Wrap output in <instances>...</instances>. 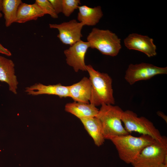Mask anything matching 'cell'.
I'll return each instance as SVG.
<instances>
[{
    "label": "cell",
    "instance_id": "e0dca14e",
    "mask_svg": "<svg viewBox=\"0 0 167 167\" xmlns=\"http://www.w3.org/2000/svg\"><path fill=\"white\" fill-rule=\"evenodd\" d=\"M77 19L84 25L93 26L97 24L103 15L101 7L92 8L86 5L79 6Z\"/></svg>",
    "mask_w": 167,
    "mask_h": 167
},
{
    "label": "cell",
    "instance_id": "277c9868",
    "mask_svg": "<svg viewBox=\"0 0 167 167\" xmlns=\"http://www.w3.org/2000/svg\"><path fill=\"white\" fill-rule=\"evenodd\" d=\"M90 48L96 49L103 54L116 56L121 49V39L109 30L92 28L87 38Z\"/></svg>",
    "mask_w": 167,
    "mask_h": 167
},
{
    "label": "cell",
    "instance_id": "44dd1931",
    "mask_svg": "<svg viewBox=\"0 0 167 167\" xmlns=\"http://www.w3.org/2000/svg\"><path fill=\"white\" fill-rule=\"evenodd\" d=\"M49 1L57 15L62 12V0H49Z\"/></svg>",
    "mask_w": 167,
    "mask_h": 167
},
{
    "label": "cell",
    "instance_id": "484cf974",
    "mask_svg": "<svg viewBox=\"0 0 167 167\" xmlns=\"http://www.w3.org/2000/svg\"><path fill=\"white\" fill-rule=\"evenodd\" d=\"M2 6V0H0V11H1Z\"/></svg>",
    "mask_w": 167,
    "mask_h": 167
},
{
    "label": "cell",
    "instance_id": "6da1fadb",
    "mask_svg": "<svg viewBox=\"0 0 167 167\" xmlns=\"http://www.w3.org/2000/svg\"><path fill=\"white\" fill-rule=\"evenodd\" d=\"M86 68L92 85L90 103L96 107L102 104L114 105L111 77L107 73L96 71L90 65H86Z\"/></svg>",
    "mask_w": 167,
    "mask_h": 167
},
{
    "label": "cell",
    "instance_id": "d6986e66",
    "mask_svg": "<svg viewBox=\"0 0 167 167\" xmlns=\"http://www.w3.org/2000/svg\"><path fill=\"white\" fill-rule=\"evenodd\" d=\"M62 13L66 17H69L80 4L79 0H62Z\"/></svg>",
    "mask_w": 167,
    "mask_h": 167
},
{
    "label": "cell",
    "instance_id": "7a4b0ae2",
    "mask_svg": "<svg viewBox=\"0 0 167 167\" xmlns=\"http://www.w3.org/2000/svg\"><path fill=\"white\" fill-rule=\"evenodd\" d=\"M110 140L115 145L119 158L128 164H131L144 148L156 141L148 135L137 137L130 134L115 136Z\"/></svg>",
    "mask_w": 167,
    "mask_h": 167
},
{
    "label": "cell",
    "instance_id": "5b68a950",
    "mask_svg": "<svg viewBox=\"0 0 167 167\" xmlns=\"http://www.w3.org/2000/svg\"><path fill=\"white\" fill-rule=\"evenodd\" d=\"M167 154V139L164 136L161 140L144 148L131 164L134 167H156L163 163Z\"/></svg>",
    "mask_w": 167,
    "mask_h": 167
},
{
    "label": "cell",
    "instance_id": "ffe728a7",
    "mask_svg": "<svg viewBox=\"0 0 167 167\" xmlns=\"http://www.w3.org/2000/svg\"><path fill=\"white\" fill-rule=\"evenodd\" d=\"M35 3L42 9L46 14L49 15L54 19L58 18V15L55 12L49 0H36Z\"/></svg>",
    "mask_w": 167,
    "mask_h": 167
},
{
    "label": "cell",
    "instance_id": "cb8c5ba5",
    "mask_svg": "<svg viewBox=\"0 0 167 167\" xmlns=\"http://www.w3.org/2000/svg\"><path fill=\"white\" fill-rule=\"evenodd\" d=\"M163 164H167V154L164 157Z\"/></svg>",
    "mask_w": 167,
    "mask_h": 167
},
{
    "label": "cell",
    "instance_id": "52a82bcc",
    "mask_svg": "<svg viewBox=\"0 0 167 167\" xmlns=\"http://www.w3.org/2000/svg\"><path fill=\"white\" fill-rule=\"evenodd\" d=\"M167 73V67H160L146 63L131 64L126 71L124 78L132 85L138 81L148 80L156 75Z\"/></svg>",
    "mask_w": 167,
    "mask_h": 167
},
{
    "label": "cell",
    "instance_id": "603a6c76",
    "mask_svg": "<svg viewBox=\"0 0 167 167\" xmlns=\"http://www.w3.org/2000/svg\"><path fill=\"white\" fill-rule=\"evenodd\" d=\"M157 114L158 115L161 117L165 121H166L167 122V116L165 115L161 111H158L157 112Z\"/></svg>",
    "mask_w": 167,
    "mask_h": 167
},
{
    "label": "cell",
    "instance_id": "ac0fdd59",
    "mask_svg": "<svg viewBox=\"0 0 167 167\" xmlns=\"http://www.w3.org/2000/svg\"><path fill=\"white\" fill-rule=\"evenodd\" d=\"M22 2L21 0H2L1 11L4 15L6 27L15 22L18 7Z\"/></svg>",
    "mask_w": 167,
    "mask_h": 167
},
{
    "label": "cell",
    "instance_id": "30bf717a",
    "mask_svg": "<svg viewBox=\"0 0 167 167\" xmlns=\"http://www.w3.org/2000/svg\"><path fill=\"white\" fill-rule=\"evenodd\" d=\"M124 42L128 49L142 52L148 57L155 56L157 54L156 47L153 39L147 36L132 33L124 39Z\"/></svg>",
    "mask_w": 167,
    "mask_h": 167
},
{
    "label": "cell",
    "instance_id": "9a60e30c",
    "mask_svg": "<svg viewBox=\"0 0 167 167\" xmlns=\"http://www.w3.org/2000/svg\"><path fill=\"white\" fill-rule=\"evenodd\" d=\"M79 119L92 139L95 144L98 147L102 145L105 139L103 135L102 126L99 120L96 117Z\"/></svg>",
    "mask_w": 167,
    "mask_h": 167
},
{
    "label": "cell",
    "instance_id": "2e32d148",
    "mask_svg": "<svg viewBox=\"0 0 167 167\" xmlns=\"http://www.w3.org/2000/svg\"><path fill=\"white\" fill-rule=\"evenodd\" d=\"M65 110L79 118L96 117L99 109L92 104L74 101L66 103Z\"/></svg>",
    "mask_w": 167,
    "mask_h": 167
},
{
    "label": "cell",
    "instance_id": "d4e9b609",
    "mask_svg": "<svg viewBox=\"0 0 167 167\" xmlns=\"http://www.w3.org/2000/svg\"><path fill=\"white\" fill-rule=\"evenodd\" d=\"M156 167H167V164H165L162 163L158 165Z\"/></svg>",
    "mask_w": 167,
    "mask_h": 167
},
{
    "label": "cell",
    "instance_id": "7c38bea8",
    "mask_svg": "<svg viewBox=\"0 0 167 167\" xmlns=\"http://www.w3.org/2000/svg\"><path fill=\"white\" fill-rule=\"evenodd\" d=\"M69 86V97L74 101L90 103L92 85L89 78L84 77L78 82Z\"/></svg>",
    "mask_w": 167,
    "mask_h": 167
},
{
    "label": "cell",
    "instance_id": "5bb4252c",
    "mask_svg": "<svg viewBox=\"0 0 167 167\" xmlns=\"http://www.w3.org/2000/svg\"><path fill=\"white\" fill-rule=\"evenodd\" d=\"M46 14L36 3L28 4L22 2L19 6L15 22L23 23L32 20H36Z\"/></svg>",
    "mask_w": 167,
    "mask_h": 167
},
{
    "label": "cell",
    "instance_id": "4fadbf2b",
    "mask_svg": "<svg viewBox=\"0 0 167 167\" xmlns=\"http://www.w3.org/2000/svg\"><path fill=\"white\" fill-rule=\"evenodd\" d=\"M14 66L11 60L0 55V81L7 83L9 90L16 94L18 82L15 75Z\"/></svg>",
    "mask_w": 167,
    "mask_h": 167
},
{
    "label": "cell",
    "instance_id": "4316f807",
    "mask_svg": "<svg viewBox=\"0 0 167 167\" xmlns=\"http://www.w3.org/2000/svg\"><path fill=\"white\" fill-rule=\"evenodd\" d=\"M2 14L1 13V12H0V18H1V17H2Z\"/></svg>",
    "mask_w": 167,
    "mask_h": 167
},
{
    "label": "cell",
    "instance_id": "3957f363",
    "mask_svg": "<svg viewBox=\"0 0 167 167\" xmlns=\"http://www.w3.org/2000/svg\"><path fill=\"white\" fill-rule=\"evenodd\" d=\"M123 111L118 106L102 104L96 117L101 122L105 139L130 134L122 124Z\"/></svg>",
    "mask_w": 167,
    "mask_h": 167
},
{
    "label": "cell",
    "instance_id": "8992f818",
    "mask_svg": "<svg viewBox=\"0 0 167 167\" xmlns=\"http://www.w3.org/2000/svg\"><path fill=\"white\" fill-rule=\"evenodd\" d=\"M122 121L124 124L125 129L129 134L135 132L149 135L157 141L162 139L163 136L152 122L144 117H138L136 113L131 110L123 111Z\"/></svg>",
    "mask_w": 167,
    "mask_h": 167
},
{
    "label": "cell",
    "instance_id": "8fae6325",
    "mask_svg": "<svg viewBox=\"0 0 167 167\" xmlns=\"http://www.w3.org/2000/svg\"><path fill=\"white\" fill-rule=\"evenodd\" d=\"M25 89V91L27 94L32 96L47 94L58 96L60 98L70 96L69 86L62 85L60 83L48 85L36 83Z\"/></svg>",
    "mask_w": 167,
    "mask_h": 167
},
{
    "label": "cell",
    "instance_id": "7402d4cb",
    "mask_svg": "<svg viewBox=\"0 0 167 167\" xmlns=\"http://www.w3.org/2000/svg\"><path fill=\"white\" fill-rule=\"evenodd\" d=\"M0 53L7 56H10L11 55V54L10 51L4 47L1 44H0Z\"/></svg>",
    "mask_w": 167,
    "mask_h": 167
},
{
    "label": "cell",
    "instance_id": "ba28073f",
    "mask_svg": "<svg viewBox=\"0 0 167 167\" xmlns=\"http://www.w3.org/2000/svg\"><path fill=\"white\" fill-rule=\"evenodd\" d=\"M51 28L57 29L59 31L57 37L66 45H72L81 40L82 37L81 30L84 26L81 22L73 19L60 24H49Z\"/></svg>",
    "mask_w": 167,
    "mask_h": 167
},
{
    "label": "cell",
    "instance_id": "9c48e42d",
    "mask_svg": "<svg viewBox=\"0 0 167 167\" xmlns=\"http://www.w3.org/2000/svg\"><path fill=\"white\" fill-rule=\"evenodd\" d=\"M89 48L88 42L80 40L64 50L66 63L72 67L75 72L80 70L87 71L85 57Z\"/></svg>",
    "mask_w": 167,
    "mask_h": 167
}]
</instances>
